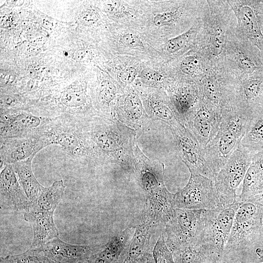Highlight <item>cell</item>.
I'll return each mask as SVG.
<instances>
[{
	"mask_svg": "<svg viewBox=\"0 0 263 263\" xmlns=\"http://www.w3.org/2000/svg\"><path fill=\"white\" fill-rule=\"evenodd\" d=\"M83 263V262H77V263Z\"/></svg>",
	"mask_w": 263,
	"mask_h": 263,
	"instance_id": "cell-44",
	"label": "cell"
},
{
	"mask_svg": "<svg viewBox=\"0 0 263 263\" xmlns=\"http://www.w3.org/2000/svg\"><path fill=\"white\" fill-rule=\"evenodd\" d=\"M203 210L175 208L173 217L166 224V243L172 254L187 246L202 244Z\"/></svg>",
	"mask_w": 263,
	"mask_h": 263,
	"instance_id": "cell-10",
	"label": "cell"
},
{
	"mask_svg": "<svg viewBox=\"0 0 263 263\" xmlns=\"http://www.w3.org/2000/svg\"><path fill=\"white\" fill-rule=\"evenodd\" d=\"M256 253L258 254V255L259 256L261 262L263 263V250L260 248H258L256 250Z\"/></svg>",
	"mask_w": 263,
	"mask_h": 263,
	"instance_id": "cell-42",
	"label": "cell"
},
{
	"mask_svg": "<svg viewBox=\"0 0 263 263\" xmlns=\"http://www.w3.org/2000/svg\"><path fill=\"white\" fill-rule=\"evenodd\" d=\"M218 205L213 181L200 174H190L187 184L174 194L173 199L174 208L206 210Z\"/></svg>",
	"mask_w": 263,
	"mask_h": 263,
	"instance_id": "cell-12",
	"label": "cell"
},
{
	"mask_svg": "<svg viewBox=\"0 0 263 263\" xmlns=\"http://www.w3.org/2000/svg\"><path fill=\"white\" fill-rule=\"evenodd\" d=\"M254 154L240 144L218 173L213 182L218 205H228L238 199L236 190L243 182Z\"/></svg>",
	"mask_w": 263,
	"mask_h": 263,
	"instance_id": "cell-9",
	"label": "cell"
},
{
	"mask_svg": "<svg viewBox=\"0 0 263 263\" xmlns=\"http://www.w3.org/2000/svg\"><path fill=\"white\" fill-rule=\"evenodd\" d=\"M224 66L237 79L253 76L263 73V53L235 31L226 45Z\"/></svg>",
	"mask_w": 263,
	"mask_h": 263,
	"instance_id": "cell-7",
	"label": "cell"
},
{
	"mask_svg": "<svg viewBox=\"0 0 263 263\" xmlns=\"http://www.w3.org/2000/svg\"><path fill=\"white\" fill-rule=\"evenodd\" d=\"M241 200L228 205H218L202 213L201 244L209 247L219 256L225 251L236 211Z\"/></svg>",
	"mask_w": 263,
	"mask_h": 263,
	"instance_id": "cell-8",
	"label": "cell"
},
{
	"mask_svg": "<svg viewBox=\"0 0 263 263\" xmlns=\"http://www.w3.org/2000/svg\"><path fill=\"white\" fill-rule=\"evenodd\" d=\"M236 78L223 65L211 67L197 83L200 97L222 113L233 110Z\"/></svg>",
	"mask_w": 263,
	"mask_h": 263,
	"instance_id": "cell-11",
	"label": "cell"
},
{
	"mask_svg": "<svg viewBox=\"0 0 263 263\" xmlns=\"http://www.w3.org/2000/svg\"><path fill=\"white\" fill-rule=\"evenodd\" d=\"M85 18V20L88 22H93L97 20L96 15L93 12L87 13Z\"/></svg>",
	"mask_w": 263,
	"mask_h": 263,
	"instance_id": "cell-40",
	"label": "cell"
},
{
	"mask_svg": "<svg viewBox=\"0 0 263 263\" xmlns=\"http://www.w3.org/2000/svg\"><path fill=\"white\" fill-rule=\"evenodd\" d=\"M0 111V139L41 134L51 119L26 109Z\"/></svg>",
	"mask_w": 263,
	"mask_h": 263,
	"instance_id": "cell-13",
	"label": "cell"
},
{
	"mask_svg": "<svg viewBox=\"0 0 263 263\" xmlns=\"http://www.w3.org/2000/svg\"><path fill=\"white\" fill-rule=\"evenodd\" d=\"M54 212L40 209L32 205L24 214V219L30 222L34 236L30 248H37L46 243L59 237L58 230L53 220Z\"/></svg>",
	"mask_w": 263,
	"mask_h": 263,
	"instance_id": "cell-24",
	"label": "cell"
},
{
	"mask_svg": "<svg viewBox=\"0 0 263 263\" xmlns=\"http://www.w3.org/2000/svg\"><path fill=\"white\" fill-rule=\"evenodd\" d=\"M159 223L150 204L146 199L132 239L116 263H135L149 252L151 236Z\"/></svg>",
	"mask_w": 263,
	"mask_h": 263,
	"instance_id": "cell-15",
	"label": "cell"
},
{
	"mask_svg": "<svg viewBox=\"0 0 263 263\" xmlns=\"http://www.w3.org/2000/svg\"><path fill=\"white\" fill-rule=\"evenodd\" d=\"M121 41L124 45L130 47H143V46L140 38L131 33L124 35L121 38Z\"/></svg>",
	"mask_w": 263,
	"mask_h": 263,
	"instance_id": "cell-35",
	"label": "cell"
},
{
	"mask_svg": "<svg viewBox=\"0 0 263 263\" xmlns=\"http://www.w3.org/2000/svg\"><path fill=\"white\" fill-rule=\"evenodd\" d=\"M263 109V73L237 79L234 86L233 109L249 118Z\"/></svg>",
	"mask_w": 263,
	"mask_h": 263,
	"instance_id": "cell-18",
	"label": "cell"
},
{
	"mask_svg": "<svg viewBox=\"0 0 263 263\" xmlns=\"http://www.w3.org/2000/svg\"><path fill=\"white\" fill-rule=\"evenodd\" d=\"M263 194V150L254 155L243 180L239 198L242 201Z\"/></svg>",
	"mask_w": 263,
	"mask_h": 263,
	"instance_id": "cell-28",
	"label": "cell"
},
{
	"mask_svg": "<svg viewBox=\"0 0 263 263\" xmlns=\"http://www.w3.org/2000/svg\"><path fill=\"white\" fill-rule=\"evenodd\" d=\"M263 194L241 201L225 251L242 249L257 241L263 225Z\"/></svg>",
	"mask_w": 263,
	"mask_h": 263,
	"instance_id": "cell-6",
	"label": "cell"
},
{
	"mask_svg": "<svg viewBox=\"0 0 263 263\" xmlns=\"http://www.w3.org/2000/svg\"><path fill=\"white\" fill-rule=\"evenodd\" d=\"M65 187L62 180L55 181L45 188L39 195L37 203L41 209L54 212L63 197Z\"/></svg>",
	"mask_w": 263,
	"mask_h": 263,
	"instance_id": "cell-32",
	"label": "cell"
},
{
	"mask_svg": "<svg viewBox=\"0 0 263 263\" xmlns=\"http://www.w3.org/2000/svg\"><path fill=\"white\" fill-rule=\"evenodd\" d=\"M140 77L144 80L149 82H156L161 79L160 75L155 71L146 68L142 71Z\"/></svg>",
	"mask_w": 263,
	"mask_h": 263,
	"instance_id": "cell-37",
	"label": "cell"
},
{
	"mask_svg": "<svg viewBox=\"0 0 263 263\" xmlns=\"http://www.w3.org/2000/svg\"><path fill=\"white\" fill-rule=\"evenodd\" d=\"M168 92L179 119L184 125L200 99L198 85L193 81L178 79L168 86Z\"/></svg>",
	"mask_w": 263,
	"mask_h": 263,
	"instance_id": "cell-23",
	"label": "cell"
},
{
	"mask_svg": "<svg viewBox=\"0 0 263 263\" xmlns=\"http://www.w3.org/2000/svg\"><path fill=\"white\" fill-rule=\"evenodd\" d=\"M103 246V245L72 244L64 242L58 238L37 248L55 263H86L90 257Z\"/></svg>",
	"mask_w": 263,
	"mask_h": 263,
	"instance_id": "cell-21",
	"label": "cell"
},
{
	"mask_svg": "<svg viewBox=\"0 0 263 263\" xmlns=\"http://www.w3.org/2000/svg\"><path fill=\"white\" fill-rule=\"evenodd\" d=\"M97 164H115L128 173H135L133 148L136 132L116 119L97 116L84 126Z\"/></svg>",
	"mask_w": 263,
	"mask_h": 263,
	"instance_id": "cell-1",
	"label": "cell"
},
{
	"mask_svg": "<svg viewBox=\"0 0 263 263\" xmlns=\"http://www.w3.org/2000/svg\"><path fill=\"white\" fill-rule=\"evenodd\" d=\"M128 227L113 237L98 252L92 255L86 263H116L129 245L135 230Z\"/></svg>",
	"mask_w": 263,
	"mask_h": 263,
	"instance_id": "cell-26",
	"label": "cell"
},
{
	"mask_svg": "<svg viewBox=\"0 0 263 263\" xmlns=\"http://www.w3.org/2000/svg\"><path fill=\"white\" fill-rule=\"evenodd\" d=\"M135 174L160 223L166 225L173 217L174 194L164 183V165L158 159L148 158L136 142L133 148Z\"/></svg>",
	"mask_w": 263,
	"mask_h": 263,
	"instance_id": "cell-3",
	"label": "cell"
},
{
	"mask_svg": "<svg viewBox=\"0 0 263 263\" xmlns=\"http://www.w3.org/2000/svg\"><path fill=\"white\" fill-rule=\"evenodd\" d=\"M136 69L133 67H128L124 69L120 74V79L125 84H130L135 79L137 75Z\"/></svg>",
	"mask_w": 263,
	"mask_h": 263,
	"instance_id": "cell-36",
	"label": "cell"
},
{
	"mask_svg": "<svg viewBox=\"0 0 263 263\" xmlns=\"http://www.w3.org/2000/svg\"><path fill=\"white\" fill-rule=\"evenodd\" d=\"M0 263H19L14 255H9L5 257H1Z\"/></svg>",
	"mask_w": 263,
	"mask_h": 263,
	"instance_id": "cell-39",
	"label": "cell"
},
{
	"mask_svg": "<svg viewBox=\"0 0 263 263\" xmlns=\"http://www.w3.org/2000/svg\"><path fill=\"white\" fill-rule=\"evenodd\" d=\"M248 120L233 110L222 113L218 132L204 149L206 161L214 179L240 145Z\"/></svg>",
	"mask_w": 263,
	"mask_h": 263,
	"instance_id": "cell-5",
	"label": "cell"
},
{
	"mask_svg": "<svg viewBox=\"0 0 263 263\" xmlns=\"http://www.w3.org/2000/svg\"><path fill=\"white\" fill-rule=\"evenodd\" d=\"M48 146L47 139L42 134L0 139V161L13 165L33 160L38 151Z\"/></svg>",
	"mask_w": 263,
	"mask_h": 263,
	"instance_id": "cell-19",
	"label": "cell"
},
{
	"mask_svg": "<svg viewBox=\"0 0 263 263\" xmlns=\"http://www.w3.org/2000/svg\"><path fill=\"white\" fill-rule=\"evenodd\" d=\"M87 123L72 116L60 115L51 118L41 134L49 145L60 146L72 157L97 164L92 143L84 129Z\"/></svg>",
	"mask_w": 263,
	"mask_h": 263,
	"instance_id": "cell-4",
	"label": "cell"
},
{
	"mask_svg": "<svg viewBox=\"0 0 263 263\" xmlns=\"http://www.w3.org/2000/svg\"><path fill=\"white\" fill-rule=\"evenodd\" d=\"M32 160H25L13 165L19 183L32 205L38 199L44 187L37 180L32 169Z\"/></svg>",
	"mask_w": 263,
	"mask_h": 263,
	"instance_id": "cell-29",
	"label": "cell"
},
{
	"mask_svg": "<svg viewBox=\"0 0 263 263\" xmlns=\"http://www.w3.org/2000/svg\"><path fill=\"white\" fill-rule=\"evenodd\" d=\"M237 20L235 31L249 40L263 53V15L257 9L258 0H226Z\"/></svg>",
	"mask_w": 263,
	"mask_h": 263,
	"instance_id": "cell-14",
	"label": "cell"
},
{
	"mask_svg": "<svg viewBox=\"0 0 263 263\" xmlns=\"http://www.w3.org/2000/svg\"><path fill=\"white\" fill-rule=\"evenodd\" d=\"M221 119L220 113L200 98L184 125L205 149L217 133Z\"/></svg>",
	"mask_w": 263,
	"mask_h": 263,
	"instance_id": "cell-17",
	"label": "cell"
},
{
	"mask_svg": "<svg viewBox=\"0 0 263 263\" xmlns=\"http://www.w3.org/2000/svg\"><path fill=\"white\" fill-rule=\"evenodd\" d=\"M145 108L152 120H160L167 124L170 129L184 126L168 96L163 93L150 92L143 94Z\"/></svg>",
	"mask_w": 263,
	"mask_h": 263,
	"instance_id": "cell-25",
	"label": "cell"
},
{
	"mask_svg": "<svg viewBox=\"0 0 263 263\" xmlns=\"http://www.w3.org/2000/svg\"><path fill=\"white\" fill-rule=\"evenodd\" d=\"M217 260H215V259L211 260L206 262L205 263H226L225 262H218Z\"/></svg>",
	"mask_w": 263,
	"mask_h": 263,
	"instance_id": "cell-43",
	"label": "cell"
},
{
	"mask_svg": "<svg viewBox=\"0 0 263 263\" xmlns=\"http://www.w3.org/2000/svg\"><path fill=\"white\" fill-rule=\"evenodd\" d=\"M241 145L255 154L263 150V109L248 118Z\"/></svg>",
	"mask_w": 263,
	"mask_h": 263,
	"instance_id": "cell-30",
	"label": "cell"
},
{
	"mask_svg": "<svg viewBox=\"0 0 263 263\" xmlns=\"http://www.w3.org/2000/svg\"><path fill=\"white\" fill-rule=\"evenodd\" d=\"M135 263H155L153 256L149 252L142 256Z\"/></svg>",
	"mask_w": 263,
	"mask_h": 263,
	"instance_id": "cell-38",
	"label": "cell"
},
{
	"mask_svg": "<svg viewBox=\"0 0 263 263\" xmlns=\"http://www.w3.org/2000/svg\"><path fill=\"white\" fill-rule=\"evenodd\" d=\"M153 258L155 263H174L172 253L165 241L163 234L158 239L153 250Z\"/></svg>",
	"mask_w": 263,
	"mask_h": 263,
	"instance_id": "cell-33",
	"label": "cell"
},
{
	"mask_svg": "<svg viewBox=\"0 0 263 263\" xmlns=\"http://www.w3.org/2000/svg\"><path fill=\"white\" fill-rule=\"evenodd\" d=\"M199 18L201 25L195 46L211 67L222 65L228 39L237 26L234 13L226 0H207Z\"/></svg>",
	"mask_w": 263,
	"mask_h": 263,
	"instance_id": "cell-2",
	"label": "cell"
},
{
	"mask_svg": "<svg viewBox=\"0 0 263 263\" xmlns=\"http://www.w3.org/2000/svg\"><path fill=\"white\" fill-rule=\"evenodd\" d=\"M14 256L19 263H55L38 248H29L22 254Z\"/></svg>",
	"mask_w": 263,
	"mask_h": 263,
	"instance_id": "cell-34",
	"label": "cell"
},
{
	"mask_svg": "<svg viewBox=\"0 0 263 263\" xmlns=\"http://www.w3.org/2000/svg\"><path fill=\"white\" fill-rule=\"evenodd\" d=\"M1 205L17 210L27 211L32 204L18 180L13 165L0 161Z\"/></svg>",
	"mask_w": 263,
	"mask_h": 263,
	"instance_id": "cell-22",
	"label": "cell"
},
{
	"mask_svg": "<svg viewBox=\"0 0 263 263\" xmlns=\"http://www.w3.org/2000/svg\"><path fill=\"white\" fill-rule=\"evenodd\" d=\"M178 263H205L211 260H218L219 255L204 244L191 245L172 254Z\"/></svg>",
	"mask_w": 263,
	"mask_h": 263,
	"instance_id": "cell-31",
	"label": "cell"
},
{
	"mask_svg": "<svg viewBox=\"0 0 263 263\" xmlns=\"http://www.w3.org/2000/svg\"><path fill=\"white\" fill-rule=\"evenodd\" d=\"M115 118L137 133L148 130L153 121L139 94L131 91L125 94L117 103Z\"/></svg>",
	"mask_w": 263,
	"mask_h": 263,
	"instance_id": "cell-20",
	"label": "cell"
},
{
	"mask_svg": "<svg viewBox=\"0 0 263 263\" xmlns=\"http://www.w3.org/2000/svg\"><path fill=\"white\" fill-rule=\"evenodd\" d=\"M211 67L201 50L195 46L180 59L177 68L184 75L182 79L193 81L197 84Z\"/></svg>",
	"mask_w": 263,
	"mask_h": 263,
	"instance_id": "cell-27",
	"label": "cell"
},
{
	"mask_svg": "<svg viewBox=\"0 0 263 263\" xmlns=\"http://www.w3.org/2000/svg\"><path fill=\"white\" fill-rule=\"evenodd\" d=\"M178 153L190 174H200L214 181L204 149L185 127L171 129Z\"/></svg>",
	"mask_w": 263,
	"mask_h": 263,
	"instance_id": "cell-16",
	"label": "cell"
},
{
	"mask_svg": "<svg viewBox=\"0 0 263 263\" xmlns=\"http://www.w3.org/2000/svg\"><path fill=\"white\" fill-rule=\"evenodd\" d=\"M257 9L259 14L263 15V0H258Z\"/></svg>",
	"mask_w": 263,
	"mask_h": 263,
	"instance_id": "cell-41",
	"label": "cell"
}]
</instances>
